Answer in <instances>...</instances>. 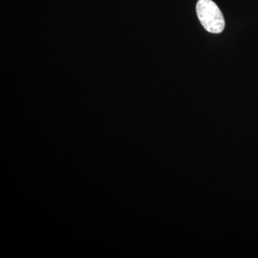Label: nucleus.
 Returning a JSON list of instances; mask_svg holds the SVG:
<instances>
[{
    "instance_id": "nucleus-1",
    "label": "nucleus",
    "mask_w": 258,
    "mask_h": 258,
    "mask_svg": "<svg viewBox=\"0 0 258 258\" xmlns=\"http://www.w3.org/2000/svg\"><path fill=\"white\" fill-rule=\"evenodd\" d=\"M200 23L207 31L220 33L225 28V19L220 8L212 0H199L196 7Z\"/></svg>"
}]
</instances>
